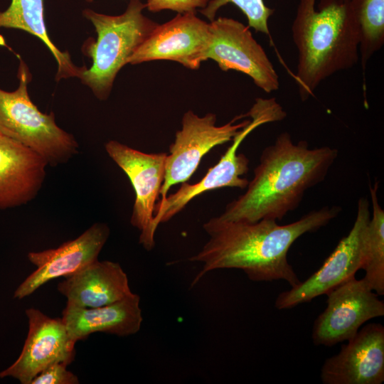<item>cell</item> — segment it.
I'll return each mask as SVG.
<instances>
[{
  "mask_svg": "<svg viewBox=\"0 0 384 384\" xmlns=\"http://www.w3.org/2000/svg\"><path fill=\"white\" fill-rule=\"evenodd\" d=\"M341 210L326 206L284 225L272 219L251 223L210 218L203 224L208 240L188 259L203 264L191 286L220 269L242 270L252 281L282 279L291 287L298 284L301 281L287 260L290 247L302 235L327 225Z\"/></svg>",
  "mask_w": 384,
  "mask_h": 384,
  "instance_id": "6da1fadb",
  "label": "cell"
},
{
  "mask_svg": "<svg viewBox=\"0 0 384 384\" xmlns=\"http://www.w3.org/2000/svg\"><path fill=\"white\" fill-rule=\"evenodd\" d=\"M338 155L336 149H309L306 141L294 144L281 133L267 146L246 191L217 216L224 221L282 220L299 205L305 191L323 181Z\"/></svg>",
  "mask_w": 384,
  "mask_h": 384,
  "instance_id": "7a4b0ae2",
  "label": "cell"
},
{
  "mask_svg": "<svg viewBox=\"0 0 384 384\" xmlns=\"http://www.w3.org/2000/svg\"><path fill=\"white\" fill-rule=\"evenodd\" d=\"M350 0H299L292 26L298 50L295 81L301 100L312 95L319 84L358 60L359 31Z\"/></svg>",
  "mask_w": 384,
  "mask_h": 384,
  "instance_id": "3957f363",
  "label": "cell"
},
{
  "mask_svg": "<svg viewBox=\"0 0 384 384\" xmlns=\"http://www.w3.org/2000/svg\"><path fill=\"white\" fill-rule=\"evenodd\" d=\"M145 8L140 0H130L126 11L117 16L89 9L82 11V15L92 23L97 38L87 39L82 47L92 64L78 78L100 100L108 98L120 69L158 26L143 14Z\"/></svg>",
  "mask_w": 384,
  "mask_h": 384,
  "instance_id": "277c9868",
  "label": "cell"
},
{
  "mask_svg": "<svg viewBox=\"0 0 384 384\" xmlns=\"http://www.w3.org/2000/svg\"><path fill=\"white\" fill-rule=\"evenodd\" d=\"M18 58V88L0 89V132L39 154L48 165L66 163L78 153V144L56 124L53 112L43 113L31 100L27 85L31 75Z\"/></svg>",
  "mask_w": 384,
  "mask_h": 384,
  "instance_id": "5b68a950",
  "label": "cell"
},
{
  "mask_svg": "<svg viewBox=\"0 0 384 384\" xmlns=\"http://www.w3.org/2000/svg\"><path fill=\"white\" fill-rule=\"evenodd\" d=\"M245 114L251 117L250 122L235 136L233 144L203 178L193 184L181 183L175 193L167 195L163 202L156 203L154 222L157 226L169 221L191 200L203 193L224 187L246 188L249 181L241 176L249 170V159L244 154L238 153L240 144L257 127L284 119L286 112L275 98H258Z\"/></svg>",
  "mask_w": 384,
  "mask_h": 384,
  "instance_id": "8992f818",
  "label": "cell"
},
{
  "mask_svg": "<svg viewBox=\"0 0 384 384\" xmlns=\"http://www.w3.org/2000/svg\"><path fill=\"white\" fill-rule=\"evenodd\" d=\"M243 117L245 114H241L223 125L217 126L214 113L200 117L192 110L186 112L182 117L181 129L176 132L174 141L169 148L158 203L166 199L171 186L190 179L208 152L218 145L232 141L250 122L251 120L246 119L235 123Z\"/></svg>",
  "mask_w": 384,
  "mask_h": 384,
  "instance_id": "52a82bcc",
  "label": "cell"
},
{
  "mask_svg": "<svg viewBox=\"0 0 384 384\" xmlns=\"http://www.w3.org/2000/svg\"><path fill=\"white\" fill-rule=\"evenodd\" d=\"M370 218L369 202L360 198L356 218L348 234L338 243L322 266L304 282L280 293L276 301L278 309L293 308L326 294L334 288L355 276L361 269L368 225Z\"/></svg>",
  "mask_w": 384,
  "mask_h": 384,
  "instance_id": "ba28073f",
  "label": "cell"
},
{
  "mask_svg": "<svg viewBox=\"0 0 384 384\" xmlns=\"http://www.w3.org/2000/svg\"><path fill=\"white\" fill-rule=\"evenodd\" d=\"M209 26L210 39L205 60L215 61L223 71L233 70L248 75L265 92L279 89V76L248 26L228 17L214 19Z\"/></svg>",
  "mask_w": 384,
  "mask_h": 384,
  "instance_id": "9c48e42d",
  "label": "cell"
},
{
  "mask_svg": "<svg viewBox=\"0 0 384 384\" xmlns=\"http://www.w3.org/2000/svg\"><path fill=\"white\" fill-rule=\"evenodd\" d=\"M105 148L132 183L135 201L130 223L140 231L139 243L151 250L155 245L158 226L154 210L164 179L167 153H144L115 140L107 142Z\"/></svg>",
  "mask_w": 384,
  "mask_h": 384,
  "instance_id": "30bf717a",
  "label": "cell"
},
{
  "mask_svg": "<svg viewBox=\"0 0 384 384\" xmlns=\"http://www.w3.org/2000/svg\"><path fill=\"white\" fill-rule=\"evenodd\" d=\"M327 306L312 329L314 344L348 341L367 321L384 315V303L363 279L353 276L326 294Z\"/></svg>",
  "mask_w": 384,
  "mask_h": 384,
  "instance_id": "8fae6325",
  "label": "cell"
},
{
  "mask_svg": "<svg viewBox=\"0 0 384 384\" xmlns=\"http://www.w3.org/2000/svg\"><path fill=\"white\" fill-rule=\"evenodd\" d=\"M210 39L209 23L193 12L178 14L170 21L158 24L128 63L171 60L188 69L197 70L205 61Z\"/></svg>",
  "mask_w": 384,
  "mask_h": 384,
  "instance_id": "7c38bea8",
  "label": "cell"
},
{
  "mask_svg": "<svg viewBox=\"0 0 384 384\" xmlns=\"http://www.w3.org/2000/svg\"><path fill=\"white\" fill-rule=\"evenodd\" d=\"M28 333L17 360L0 372V378L13 377L22 384L32 380L50 365L64 362L68 365L75 357V345L68 336L62 318H50L40 310H26Z\"/></svg>",
  "mask_w": 384,
  "mask_h": 384,
  "instance_id": "4fadbf2b",
  "label": "cell"
},
{
  "mask_svg": "<svg viewBox=\"0 0 384 384\" xmlns=\"http://www.w3.org/2000/svg\"><path fill=\"white\" fill-rule=\"evenodd\" d=\"M109 235L105 223H96L57 248L29 252L28 258L37 268L18 287L14 297H28L48 282L71 275L97 260Z\"/></svg>",
  "mask_w": 384,
  "mask_h": 384,
  "instance_id": "5bb4252c",
  "label": "cell"
},
{
  "mask_svg": "<svg viewBox=\"0 0 384 384\" xmlns=\"http://www.w3.org/2000/svg\"><path fill=\"white\" fill-rule=\"evenodd\" d=\"M324 384H381L384 381V327L369 324L327 358L321 370Z\"/></svg>",
  "mask_w": 384,
  "mask_h": 384,
  "instance_id": "9a60e30c",
  "label": "cell"
},
{
  "mask_svg": "<svg viewBox=\"0 0 384 384\" xmlns=\"http://www.w3.org/2000/svg\"><path fill=\"white\" fill-rule=\"evenodd\" d=\"M46 161L0 132V210L33 200L46 177Z\"/></svg>",
  "mask_w": 384,
  "mask_h": 384,
  "instance_id": "2e32d148",
  "label": "cell"
},
{
  "mask_svg": "<svg viewBox=\"0 0 384 384\" xmlns=\"http://www.w3.org/2000/svg\"><path fill=\"white\" fill-rule=\"evenodd\" d=\"M64 278L58 290L70 306L100 307L133 294L127 274L119 263L112 261L97 260Z\"/></svg>",
  "mask_w": 384,
  "mask_h": 384,
  "instance_id": "e0dca14e",
  "label": "cell"
},
{
  "mask_svg": "<svg viewBox=\"0 0 384 384\" xmlns=\"http://www.w3.org/2000/svg\"><path fill=\"white\" fill-rule=\"evenodd\" d=\"M62 314L68 336L75 343L96 332L118 336L133 335L140 330L143 321L140 297L134 293L100 307L82 308L66 304Z\"/></svg>",
  "mask_w": 384,
  "mask_h": 384,
  "instance_id": "ac0fdd59",
  "label": "cell"
},
{
  "mask_svg": "<svg viewBox=\"0 0 384 384\" xmlns=\"http://www.w3.org/2000/svg\"><path fill=\"white\" fill-rule=\"evenodd\" d=\"M1 27L23 30L40 38L58 63L56 80L79 78L85 68L75 65L69 53L60 51L50 40L45 24L44 0H11L7 9L0 11Z\"/></svg>",
  "mask_w": 384,
  "mask_h": 384,
  "instance_id": "d6986e66",
  "label": "cell"
},
{
  "mask_svg": "<svg viewBox=\"0 0 384 384\" xmlns=\"http://www.w3.org/2000/svg\"><path fill=\"white\" fill-rule=\"evenodd\" d=\"M378 181L369 183L372 203L370 216L364 245L361 270L366 272L363 278L373 291L384 294V210L378 200Z\"/></svg>",
  "mask_w": 384,
  "mask_h": 384,
  "instance_id": "ffe728a7",
  "label": "cell"
},
{
  "mask_svg": "<svg viewBox=\"0 0 384 384\" xmlns=\"http://www.w3.org/2000/svg\"><path fill=\"white\" fill-rule=\"evenodd\" d=\"M350 9L359 31L362 68L384 44V0H350Z\"/></svg>",
  "mask_w": 384,
  "mask_h": 384,
  "instance_id": "44dd1931",
  "label": "cell"
},
{
  "mask_svg": "<svg viewBox=\"0 0 384 384\" xmlns=\"http://www.w3.org/2000/svg\"><path fill=\"white\" fill-rule=\"evenodd\" d=\"M229 3L235 5L245 15L248 27L270 36L268 20L274 9L266 6L264 0H209L200 12L210 22L215 19L218 9Z\"/></svg>",
  "mask_w": 384,
  "mask_h": 384,
  "instance_id": "7402d4cb",
  "label": "cell"
},
{
  "mask_svg": "<svg viewBox=\"0 0 384 384\" xmlns=\"http://www.w3.org/2000/svg\"><path fill=\"white\" fill-rule=\"evenodd\" d=\"M68 366L64 362L53 363L37 375L31 384H78V376L67 370Z\"/></svg>",
  "mask_w": 384,
  "mask_h": 384,
  "instance_id": "603a6c76",
  "label": "cell"
},
{
  "mask_svg": "<svg viewBox=\"0 0 384 384\" xmlns=\"http://www.w3.org/2000/svg\"><path fill=\"white\" fill-rule=\"evenodd\" d=\"M209 0H147L146 8L151 12L171 10L178 14L193 12L205 8Z\"/></svg>",
  "mask_w": 384,
  "mask_h": 384,
  "instance_id": "cb8c5ba5",
  "label": "cell"
},
{
  "mask_svg": "<svg viewBox=\"0 0 384 384\" xmlns=\"http://www.w3.org/2000/svg\"><path fill=\"white\" fill-rule=\"evenodd\" d=\"M85 1H87V2H92V1H93L94 0H85Z\"/></svg>",
  "mask_w": 384,
  "mask_h": 384,
  "instance_id": "d4e9b609",
  "label": "cell"
}]
</instances>
